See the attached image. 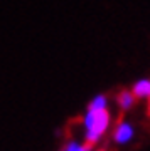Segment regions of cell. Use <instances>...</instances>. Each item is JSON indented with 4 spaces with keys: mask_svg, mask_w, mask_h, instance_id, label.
Returning a JSON list of instances; mask_svg holds the SVG:
<instances>
[{
    "mask_svg": "<svg viewBox=\"0 0 150 151\" xmlns=\"http://www.w3.org/2000/svg\"><path fill=\"white\" fill-rule=\"evenodd\" d=\"M110 126V114L106 109L103 111H91L88 109L84 116V128H86V143L93 146L108 129Z\"/></svg>",
    "mask_w": 150,
    "mask_h": 151,
    "instance_id": "6da1fadb",
    "label": "cell"
},
{
    "mask_svg": "<svg viewBox=\"0 0 150 151\" xmlns=\"http://www.w3.org/2000/svg\"><path fill=\"white\" fill-rule=\"evenodd\" d=\"M133 138V128L130 126L128 123H120L115 129V141L118 145H123V143H128L130 139Z\"/></svg>",
    "mask_w": 150,
    "mask_h": 151,
    "instance_id": "7a4b0ae2",
    "label": "cell"
},
{
    "mask_svg": "<svg viewBox=\"0 0 150 151\" xmlns=\"http://www.w3.org/2000/svg\"><path fill=\"white\" fill-rule=\"evenodd\" d=\"M132 92L137 99H150V79H142V81L135 82Z\"/></svg>",
    "mask_w": 150,
    "mask_h": 151,
    "instance_id": "3957f363",
    "label": "cell"
},
{
    "mask_svg": "<svg viewBox=\"0 0 150 151\" xmlns=\"http://www.w3.org/2000/svg\"><path fill=\"white\" fill-rule=\"evenodd\" d=\"M135 99L137 97L133 96V92L132 91H120L118 92V96H117V103H118V106L123 109V111H127V109H130L132 106H133V103H135Z\"/></svg>",
    "mask_w": 150,
    "mask_h": 151,
    "instance_id": "277c9868",
    "label": "cell"
},
{
    "mask_svg": "<svg viewBox=\"0 0 150 151\" xmlns=\"http://www.w3.org/2000/svg\"><path fill=\"white\" fill-rule=\"evenodd\" d=\"M88 109H91V111H103V109H106V97L103 96V94L96 96L90 103V108Z\"/></svg>",
    "mask_w": 150,
    "mask_h": 151,
    "instance_id": "5b68a950",
    "label": "cell"
},
{
    "mask_svg": "<svg viewBox=\"0 0 150 151\" xmlns=\"http://www.w3.org/2000/svg\"><path fill=\"white\" fill-rule=\"evenodd\" d=\"M90 145H78V143H69L63 151H90Z\"/></svg>",
    "mask_w": 150,
    "mask_h": 151,
    "instance_id": "8992f818",
    "label": "cell"
},
{
    "mask_svg": "<svg viewBox=\"0 0 150 151\" xmlns=\"http://www.w3.org/2000/svg\"><path fill=\"white\" fill-rule=\"evenodd\" d=\"M147 111H149V116H150V99H149V108H147Z\"/></svg>",
    "mask_w": 150,
    "mask_h": 151,
    "instance_id": "52a82bcc",
    "label": "cell"
},
{
    "mask_svg": "<svg viewBox=\"0 0 150 151\" xmlns=\"http://www.w3.org/2000/svg\"><path fill=\"white\" fill-rule=\"evenodd\" d=\"M98 151H105V150H98Z\"/></svg>",
    "mask_w": 150,
    "mask_h": 151,
    "instance_id": "ba28073f",
    "label": "cell"
}]
</instances>
